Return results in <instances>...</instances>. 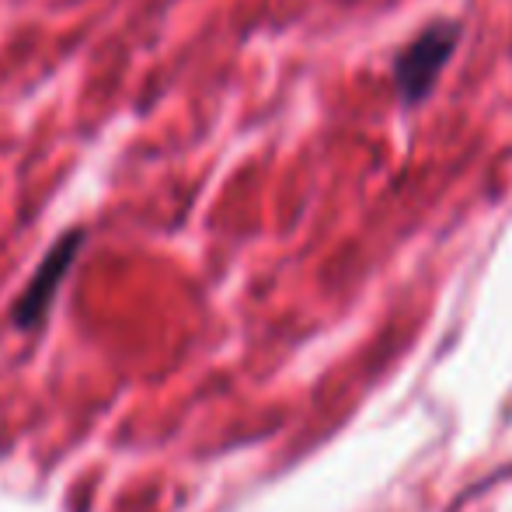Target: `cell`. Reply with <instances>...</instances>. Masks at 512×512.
Returning a JSON list of instances; mask_svg holds the SVG:
<instances>
[{
    "label": "cell",
    "instance_id": "6da1fadb",
    "mask_svg": "<svg viewBox=\"0 0 512 512\" xmlns=\"http://www.w3.org/2000/svg\"><path fill=\"white\" fill-rule=\"evenodd\" d=\"M460 42V25L457 21H432L425 25L415 39L394 60V84L405 105H418L422 98H429V91L436 88L439 74L450 63L453 49Z\"/></svg>",
    "mask_w": 512,
    "mask_h": 512
},
{
    "label": "cell",
    "instance_id": "7a4b0ae2",
    "mask_svg": "<svg viewBox=\"0 0 512 512\" xmlns=\"http://www.w3.org/2000/svg\"><path fill=\"white\" fill-rule=\"evenodd\" d=\"M81 241H84V234H81V230H74V234L63 237V241L46 255V262L39 265V272H35V279L28 283L25 297H21V304H18V324H21V328H32V324L46 314L49 300H53L60 279L67 276V269H70V262H74L77 248H81Z\"/></svg>",
    "mask_w": 512,
    "mask_h": 512
}]
</instances>
